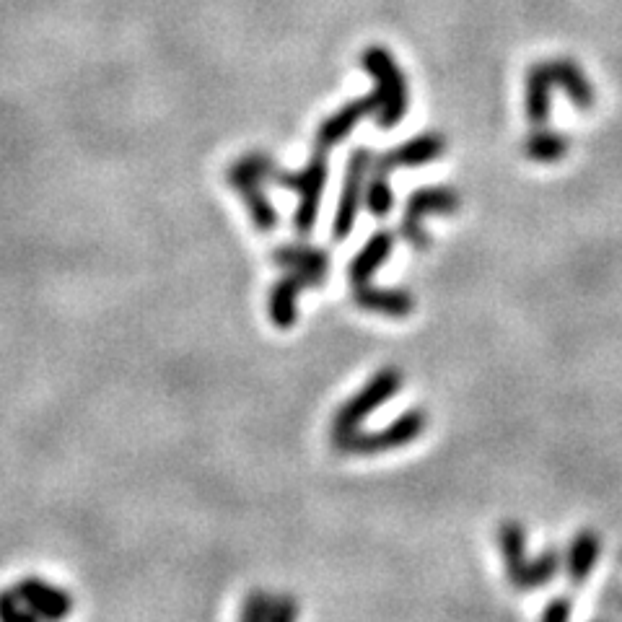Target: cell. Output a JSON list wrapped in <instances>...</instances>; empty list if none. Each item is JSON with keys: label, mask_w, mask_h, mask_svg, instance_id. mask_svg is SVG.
Wrapping results in <instances>:
<instances>
[{"label": "cell", "mask_w": 622, "mask_h": 622, "mask_svg": "<svg viewBox=\"0 0 622 622\" xmlns=\"http://www.w3.org/2000/svg\"><path fill=\"white\" fill-rule=\"evenodd\" d=\"M568 615H571V602H568V599H558L550 610H545L547 620H555V617L563 620V617H568Z\"/></svg>", "instance_id": "21"}, {"label": "cell", "mask_w": 622, "mask_h": 622, "mask_svg": "<svg viewBox=\"0 0 622 622\" xmlns=\"http://www.w3.org/2000/svg\"><path fill=\"white\" fill-rule=\"evenodd\" d=\"M275 260L296 270L304 283H322L324 270H327V254L311 247H280L275 252Z\"/></svg>", "instance_id": "11"}, {"label": "cell", "mask_w": 622, "mask_h": 622, "mask_svg": "<svg viewBox=\"0 0 622 622\" xmlns=\"http://www.w3.org/2000/svg\"><path fill=\"white\" fill-rule=\"evenodd\" d=\"M0 620L6 622H32L39 620L37 612L19 597V591L8 589L0 591Z\"/></svg>", "instance_id": "19"}, {"label": "cell", "mask_w": 622, "mask_h": 622, "mask_svg": "<svg viewBox=\"0 0 622 622\" xmlns=\"http://www.w3.org/2000/svg\"><path fill=\"white\" fill-rule=\"evenodd\" d=\"M599 555V540L591 532L578 534L571 547V560H568V571H571L573 584H584V578L594 568V560Z\"/></svg>", "instance_id": "16"}, {"label": "cell", "mask_w": 622, "mask_h": 622, "mask_svg": "<svg viewBox=\"0 0 622 622\" xmlns=\"http://www.w3.org/2000/svg\"><path fill=\"white\" fill-rule=\"evenodd\" d=\"M270 177H273L278 185L299 192L301 208L299 213H296V229H299V234H309V231L314 229V223H317L319 197H322L324 179H327V161H324L322 153H317V156L306 164V169L301 174H278L273 166V169H270Z\"/></svg>", "instance_id": "2"}, {"label": "cell", "mask_w": 622, "mask_h": 622, "mask_svg": "<svg viewBox=\"0 0 622 622\" xmlns=\"http://www.w3.org/2000/svg\"><path fill=\"white\" fill-rule=\"evenodd\" d=\"M301 286H304V280L293 275V278L280 280L275 291L270 293V317L278 327H291L296 322V296H299Z\"/></svg>", "instance_id": "14"}, {"label": "cell", "mask_w": 622, "mask_h": 622, "mask_svg": "<svg viewBox=\"0 0 622 622\" xmlns=\"http://www.w3.org/2000/svg\"><path fill=\"white\" fill-rule=\"evenodd\" d=\"M441 153H444V140L436 138V135H423V138L410 140V143L400 146L397 151L381 156V159L376 161V166H379L381 172L400 169V166H420L438 159Z\"/></svg>", "instance_id": "10"}, {"label": "cell", "mask_w": 622, "mask_h": 622, "mask_svg": "<svg viewBox=\"0 0 622 622\" xmlns=\"http://www.w3.org/2000/svg\"><path fill=\"white\" fill-rule=\"evenodd\" d=\"M459 195L444 187H436V190H418L410 200H407V213L405 221H402V236H405L410 244H418L423 247L426 244V236L420 231V218L426 213H451L457 210Z\"/></svg>", "instance_id": "4"}, {"label": "cell", "mask_w": 622, "mask_h": 622, "mask_svg": "<svg viewBox=\"0 0 622 622\" xmlns=\"http://www.w3.org/2000/svg\"><path fill=\"white\" fill-rule=\"evenodd\" d=\"M379 104H381V99H379V91H376V94L366 96V99H361V102H353V104H348V107L340 109L335 117H330V120L319 127L317 146L324 151V148L340 143V140H343L345 135H348L350 130H353V127L363 120V117L369 115V112H374V109H379Z\"/></svg>", "instance_id": "9"}, {"label": "cell", "mask_w": 622, "mask_h": 622, "mask_svg": "<svg viewBox=\"0 0 622 622\" xmlns=\"http://www.w3.org/2000/svg\"><path fill=\"white\" fill-rule=\"evenodd\" d=\"M356 301L363 309L392 314V317H405L415 306V299L407 291H387V288H369L366 283L358 286Z\"/></svg>", "instance_id": "12"}, {"label": "cell", "mask_w": 622, "mask_h": 622, "mask_svg": "<svg viewBox=\"0 0 622 622\" xmlns=\"http://www.w3.org/2000/svg\"><path fill=\"white\" fill-rule=\"evenodd\" d=\"M400 384H402L400 371H381V374L371 381L369 387L363 389L361 394H356V397L340 410V415H337L335 420V436L337 438L350 436V433L361 426V420L366 418L371 410L384 405V402L400 389Z\"/></svg>", "instance_id": "3"}, {"label": "cell", "mask_w": 622, "mask_h": 622, "mask_svg": "<svg viewBox=\"0 0 622 622\" xmlns=\"http://www.w3.org/2000/svg\"><path fill=\"white\" fill-rule=\"evenodd\" d=\"M550 83H553V73L550 68H534L529 76V94H527V112L529 120L534 125H542L550 112Z\"/></svg>", "instance_id": "15"}, {"label": "cell", "mask_w": 622, "mask_h": 622, "mask_svg": "<svg viewBox=\"0 0 622 622\" xmlns=\"http://www.w3.org/2000/svg\"><path fill=\"white\" fill-rule=\"evenodd\" d=\"M392 203H394V197L387 185V179L376 177L369 187V210L374 213V216L384 218L389 210H392Z\"/></svg>", "instance_id": "20"}, {"label": "cell", "mask_w": 622, "mask_h": 622, "mask_svg": "<svg viewBox=\"0 0 622 622\" xmlns=\"http://www.w3.org/2000/svg\"><path fill=\"white\" fill-rule=\"evenodd\" d=\"M229 179H231V185H234V190L239 192L244 200H247L249 210H252L254 223H257V229L273 231L275 223H278V216H275L273 203H270V200L265 197V192H262L260 177H257V174H254L252 169L244 164V161H239V164H236L229 172Z\"/></svg>", "instance_id": "8"}, {"label": "cell", "mask_w": 622, "mask_h": 622, "mask_svg": "<svg viewBox=\"0 0 622 622\" xmlns=\"http://www.w3.org/2000/svg\"><path fill=\"white\" fill-rule=\"evenodd\" d=\"M363 65L369 70L371 76H376L381 81L379 86V125L392 127L402 120L407 109V89L405 78H402L400 68L394 65V60L389 58L384 50H369L363 55Z\"/></svg>", "instance_id": "1"}, {"label": "cell", "mask_w": 622, "mask_h": 622, "mask_svg": "<svg viewBox=\"0 0 622 622\" xmlns=\"http://www.w3.org/2000/svg\"><path fill=\"white\" fill-rule=\"evenodd\" d=\"M426 426V415L415 410V413L402 415L394 426L384 428L381 433H369V436H356L350 433L345 438H337L343 449L350 451H381V449H394V446H402L407 441H413L420 431Z\"/></svg>", "instance_id": "5"}, {"label": "cell", "mask_w": 622, "mask_h": 622, "mask_svg": "<svg viewBox=\"0 0 622 622\" xmlns=\"http://www.w3.org/2000/svg\"><path fill=\"white\" fill-rule=\"evenodd\" d=\"M371 166V153L369 151H353L350 156V166H348V177H345V190L343 197H340V208H337L335 216V229H332V236L337 242L345 239L353 229L358 216V203H361L363 195V177H366V169Z\"/></svg>", "instance_id": "6"}, {"label": "cell", "mask_w": 622, "mask_h": 622, "mask_svg": "<svg viewBox=\"0 0 622 622\" xmlns=\"http://www.w3.org/2000/svg\"><path fill=\"white\" fill-rule=\"evenodd\" d=\"M16 591L37 612L39 620H60V617H65L73 610V597H70L68 591L55 589V586H50L42 578H24V581L16 584Z\"/></svg>", "instance_id": "7"}, {"label": "cell", "mask_w": 622, "mask_h": 622, "mask_svg": "<svg viewBox=\"0 0 622 622\" xmlns=\"http://www.w3.org/2000/svg\"><path fill=\"white\" fill-rule=\"evenodd\" d=\"M389 252H392V234L381 231V234H376L374 239H371V242L361 249V254H358L356 260L350 262V273H348L350 280H353L356 286H363V283L374 275L376 267L387 260Z\"/></svg>", "instance_id": "13"}, {"label": "cell", "mask_w": 622, "mask_h": 622, "mask_svg": "<svg viewBox=\"0 0 622 622\" xmlns=\"http://www.w3.org/2000/svg\"><path fill=\"white\" fill-rule=\"evenodd\" d=\"M550 73H553V81L563 83L565 91H568V96H571L578 107L589 109L591 89H589V83L584 81V76H581V70H576L571 63H568V60H563L560 65L550 68Z\"/></svg>", "instance_id": "17"}, {"label": "cell", "mask_w": 622, "mask_h": 622, "mask_svg": "<svg viewBox=\"0 0 622 622\" xmlns=\"http://www.w3.org/2000/svg\"><path fill=\"white\" fill-rule=\"evenodd\" d=\"M565 151H568V140H565L563 135L540 133V135H534V138L527 143L529 156L540 161H555V159H560Z\"/></svg>", "instance_id": "18"}]
</instances>
